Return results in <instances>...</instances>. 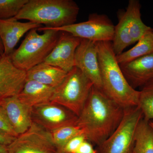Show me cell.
Returning <instances> with one entry per match:
<instances>
[{
    "mask_svg": "<svg viewBox=\"0 0 153 153\" xmlns=\"http://www.w3.org/2000/svg\"><path fill=\"white\" fill-rule=\"evenodd\" d=\"M102 91L123 108L138 105L140 91L129 84L117 60L111 42L96 43Z\"/></svg>",
    "mask_w": 153,
    "mask_h": 153,
    "instance_id": "cell-2",
    "label": "cell"
},
{
    "mask_svg": "<svg viewBox=\"0 0 153 153\" xmlns=\"http://www.w3.org/2000/svg\"><path fill=\"white\" fill-rule=\"evenodd\" d=\"M79 10L72 0H29L15 17L57 28L75 23Z\"/></svg>",
    "mask_w": 153,
    "mask_h": 153,
    "instance_id": "cell-3",
    "label": "cell"
},
{
    "mask_svg": "<svg viewBox=\"0 0 153 153\" xmlns=\"http://www.w3.org/2000/svg\"><path fill=\"white\" fill-rule=\"evenodd\" d=\"M133 153H153V129L143 117L137 126Z\"/></svg>",
    "mask_w": 153,
    "mask_h": 153,
    "instance_id": "cell-20",
    "label": "cell"
},
{
    "mask_svg": "<svg viewBox=\"0 0 153 153\" xmlns=\"http://www.w3.org/2000/svg\"><path fill=\"white\" fill-rule=\"evenodd\" d=\"M82 39L70 33L60 32L55 47L44 62L68 72L74 65L75 52Z\"/></svg>",
    "mask_w": 153,
    "mask_h": 153,
    "instance_id": "cell-11",
    "label": "cell"
},
{
    "mask_svg": "<svg viewBox=\"0 0 153 153\" xmlns=\"http://www.w3.org/2000/svg\"><path fill=\"white\" fill-rule=\"evenodd\" d=\"M120 66L129 84L134 89L153 82V53Z\"/></svg>",
    "mask_w": 153,
    "mask_h": 153,
    "instance_id": "cell-13",
    "label": "cell"
},
{
    "mask_svg": "<svg viewBox=\"0 0 153 153\" xmlns=\"http://www.w3.org/2000/svg\"><path fill=\"white\" fill-rule=\"evenodd\" d=\"M11 126L19 135L25 132L33 124L31 108L20 101L18 96L4 100L0 102Z\"/></svg>",
    "mask_w": 153,
    "mask_h": 153,
    "instance_id": "cell-15",
    "label": "cell"
},
{
    "mask_svg": "<svg viewBox=\"0 0 153 153\" xmlns=\"http://www.w3.org/2000/svg\"><path fill=\"white\" fill-rule=\"evenodd\" d=\"M16 137L9 135L4 132L0 131V143L3 144L8 146Z\"/></svg>",
    "mask_w": 153,
    "mask_h": 153,
    "instance_id": "cell-27",
    "label": "cell"
},
{
    "mask_svg": "<svg viewBox=\"0 0 153 153\" xmlns=\"http://www.w3.org/2000/svg\"><path fill=\"white\" fill-rule=\"evenodd\" d=\"M27 72V79H32L55 88L65 78L67 72L62 69L43 62Z\"/></svg>",
    "mask_w": 153,
    "mask_h": 153,
    "instance_id": "cell-17",
    "label": "cell"
},
{
    "mask_svg": "<svg viewBox=\"0 0 153 153\" xmlns=\"http://www.w3.org/2000/svg\"><path fill=\"white\" fill-rule=\"evenodd\" d=\"M27 79V72L16 67L10 56L0 57V102L19 95Z\"/></svg>",
    "mask_w": 153,
    "mask_h": 153,
    "instance_id": "cell-12",
    "label": "cell"
},
{
    "mask_svg": "<svg viewBox=\"0 0 153 153\" xmlns=\"http://www.w3.org/2000/svg\"><path fill=\"white\" fill-rule=\"evenodd\" d=\"M60 32L42 27L29 31L10 57L17 68L27 71L44 62L57 44Z\"/></svg>",
    "mask_w": 153,
    "mask_h": 153,
    "instance_id": "cell-4",
    "label": "cell"
},
{
    "mask_svg": "<svg viewBox=\"0 0 153 153\" xmlns=\"http://www.w3.org/2000/svg\"><path fill=\"white\" fill-rule=\"evenodd\" d=\"M0 131L8 134L11 136L16 137L18 135L15 131L10 123L4 110L0 104Z\"/></svg>",
    "mask_w": 153,
    "mask_h": 153,
    "instance_id": "cell-24",
    "label": "cell"
},
{
    "mask_svg": "<svg viewBox=\"0 0 153 153\" xmlns=\"http://www.w3.org/2000/svg\"><path fill=\"white\" fill-rule=\"evenodd\" d=\"M53 142L59 152L64 145L74 137L84 134L83 131L76 124L65 126L51 133Z\"/></svg>",
    "mask_w": 153,
    "mask_h": 153,
    "instance_id": "cell-21",
    "label": "cell"
},
{
    "mask_svg": "<svg viewBox=\"0 0 153 153\" xmlns=\"http://www.w3.org/2000/svg\"><path fill=\"white\" fill-rule=\"evenodd\" d=\"M138 106L145 120L148 121L153 120V82L145 85L140 91Z\"/></svg>",
    "mask_w": 153,
    "mask_h": 153,
    "instance_id": "cell-22",
    "label": "cell"
},
{
    "mask_svg": "<svg viewBox=\"0 0 153 153\" xmlns=\"http://www.w3.org/2000/svg\"><path fill=\"white\" fill-rule=\"evenodd\" d=\"M137 42L135 46L129 50L116 55L119 64L128 63L153 53V31L146 33Z\"/></svg>",
    "mask_w": 153,
    "mask_h": 153,
    "instance_id": "cell-19",
    "label": "cell"
},
{
    "mask_svg": "<svg viewBox=\"0 0 153 153\" xmlns=\"http://www.w3.org/2000/svg\"><path fill=\"white\" fill-rule=\"evenodd\" d=\"M31 117L33 123L50 133L65 126L76 124L78 119L70 110L52 101L32 108Z\"/></svg>",
    "mask_w": 153,
    "mask_h": 153,
    "instance_id": "cell-9",
    "label": "cell"
},
{
    "mask_svg": "<svg viewBox=\"0 0 153 153\" xmlns=\"http://www.w3.org/2000/svg\"><path fill=\"white\" fill-rule=\"evenodd\" d=\"M4 45L0 38V57L4 55Z\"/></svg>",
    "mask_w": 153,
    "mask_h": 153,
    "instance_id": "cell-29",
    "label": "cell"
},
{
    "mask_svg": "<svg viewBox=\"0 0 153 153\" xmlns=\"http://www.w3.org/2000/svg\"><path fill=\"white\" fill-rule=\"evenodd\" d=\"M149 124L151 126L152 128L153 129V121H149Z\"/></svg>",
    "mask_w": 153,
    "mask_h": 153,
    "instance_id": "cell-30",
    "label": "cell"
},
{
    "mask_svg": "<svg viewBox=\"0 0 153 153\" xmlns=\"http://www.w3.org/2000/svg\"><path fill=\"white\" fill-rule=\"evenodd\" d=\"M0 153H9L7 146L0 143Z\"/></svg>",
    "mask_w": 153,
    "mask_h": 153,
    "instance_id": "cell-28",
    "label": "cell"
},
{
    "mask_svg": "<svg viewBox=\"0 0 153 153\" xmlns=\"http://www.w3.org/2000/svg\"><path fill=\"white\" fill-rule=\"evenodd\" d=\"M74 65L90 79L94 86L102 90L96 43L82 39L75 52Z\"/></svg>",
    "mask_w": 153,
    "mask_h": 153,
    "instance_id": "cell-10",
    "label": "cell"
},
{
    "mask_svg": "<svg viewBox=\"0 0 153 153\" xmlns=\"http://www.w3.org/2000/svg\"><path fill=\"white\" fill-rule=\"evenodd\" d=\"M114 28L112 22L106 15L94 13L89 15L88 20L85 22L60 28H50L70 33L81 39L97 43L112 41Z\"/></svg>",
    "mask_w": 153,
    "mask_h": 153,
    "instance_id": "cell-7",
    "label": "cell"
},
{
    "mask_svg": "<svg viewBox=\"0 0 153 153\" xmlns=\"http://www.w3.org/2000/svg\"><path fill=\"white\" fill-rule=\"evenodd\" d=\"M29 0H0V19L15 18Z\"/></svg>",
    "mask_w": 153,
    "mask_h": 153,
    "instance_id": "cell-23",
    "label": "cell"
},
{
    "mask_svg": "<svg viewBox=\"0 0 153 153\" xmlns=\"http://www.w3.org/2000/svg\"><path fill=\"white\" fill-rule=\"evenodd\" d=\"M86 140L84 134L77 136L68 141L58 153H74L80 145Z\"/></svg>",
    "mask_w": 153,
    "mask_h": 153,
    "instance_id": "cell-25",
    "label": "cell"
},
{
    "mask_svg": "<svg viewBox=\"0 0 153 153\" xmlns=\"http://www.w3.org/2000/svg\"><path fill=\"white\" fill-rule=\"evenodd\" d=\"M74 153H97L91 143L85 140L80 145Z\"/></svg>",
    "mask_w": 153,
    "mask_h": 153,
    "instance_id": "cell-26",
    "label": "cell"
},
{
    "mask_svg": "<svg viewBox=\"0 0 153 153\" xmlns=\"http://www.w3.org/2000/svg\"><path fill=\"white\" fill-rule=\"evenodd\" d=\"M42 25L29 22H21L15 18L0 19V38L4 45V55L10 56L19 40L25 33Z\"/></svg>",
    "mask_w": 153,
    "mask_h": 153,
    "instance_id": "cell-14",
    "label": "cell"
},
{
    "mask_svg": "<svg viewBox=\"0 0 153 153\" xmlns=\"http://www.w3.org/2000/svg\"><path fill=\"white\" fill-rule=\"evenodd\" d=\"M124 108L93 85L76 125L90 143L101 145L120 123Z\"/></svg>",
    "mask_w": 153,
    "mask_h": 153,
    "instance_id": "cell-1",
    "label": "cell"
},
{
    "mask_svg": "<svg viewBox=\"0 0 153 153\" xmlns=\"http://www.w3.org/2000/svg\"><path fill=\"white\" fill-rule=\"evenodd\" d=\"M82 71L74 66L55 88L51 101L70 110L77 117L82 111L93 86Z\"/></svg>",
    "mask_w": 153,
    "mask_h": 153,
    "instance_id": "cell-5",
    "label": "cell"
},
{
    "mask_svg": "<svg viewBox=\"0 0 153 153\" xmlns=\"http://www.w3.org/2000/svg\"><path fill=\"white\" fill-rule=\"evenodd\" d=\"M140 3L138 0H130L127 8L130 35L134 44L142 38L146 33L153 31L152 28L143 22L141 14Z\"/></svg>",
    "mask_w": 153,
    "mask_h": 153,
    "instance_id": "cell-18",
    "label": "cell"
},
{
    "mask_svg": "<svg viewBox=\"0 0 153 153\" xmlns=\"http://www.w3.org/2000/svg\"><path fill=\"white\" fill-rule=\"evenodd\" d=\"M54 90V88L35 80L27 79L18 97L23 104L32 108L51 101Z\"/></svg>",
    "mask_w": 153,
    "mask_h": 153,
    "instance_id": "cell-16",
    "label": "cell"
},
{
    "mask_svg": "<svg viewBox=\"0 0 153 153\" xmlns=\"http://www.w3.org/2000/svg\"><path fill=\"white\" fill-rule=\"evenodd\" d=\"M143 117L138 106L125 108L123 117L112 134L97 150V153H133L137 126Z\"/></svg>",
    "mask_w": 153,
    "mask_h": 153,
    "instance_id": "cell-6",
    "label": "cell"
},
{
    "mask_svg": "<svg viewBox=\"0 0 153 153\" xmlns=\"http://www.w3.org/2000/svg\"><path fill=\"white\" fill-rule=\"evenodd\" d=\"M7 147L9 153H57L51 133L34 123Z\"/></svg>",
    "mask_w": 153,
    "mask_h": 153,
    "instance_id": "cell-8",
    "label": "cell"
}]
</instances>
